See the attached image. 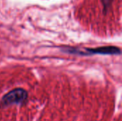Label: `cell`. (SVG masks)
<instances>
[{
	"label": "cell",
	"mask_w": 122,
	"mask_h": 121,
	"mask_svg": "<svg viewBox=\"0 0 122 121\" xmlns=\"http://www.w3.org/2000/svg\"><path fill=\"white\" fill-rule=\"evenodd\" d=\"M28 98L27 91L22 88H16L6 93L0 100V108L24 103Z\"/></svg>",
	"instance_id": "2"
},
{
	"label": "cell",
	"mask_w": 122,
	"mask_h": 121,
	"mask_svg": "<svg viewBox=\"0 0 122 121\" xmlns=\"http://www.w3.org/2000/svg\"><path fill=\"white\" fill-rule=\"evenodd\" d=\"M61 51L66 53L80 56H89L93 55H120L122 53L120 48L115 46L84 48V49L72 46H63L61 47Z\"/></svg>",
	"instance_id": "1"
},
{
	"label": "cell",
	"mask_w": 122,
	"mask_h": 121,
	"mask_svg": "<svg viewBox=\"0 0 122 121\" xmlns=\"http://www.w3.org/2000/svg\"><path fill=\"white\" fill-rule=\"evenodd\" d=\"M112 1H113V0H102L103 12H104V14H107V11L109 10Z\"/></svg>",
	"instance_id": "3"
}]
</instances>
